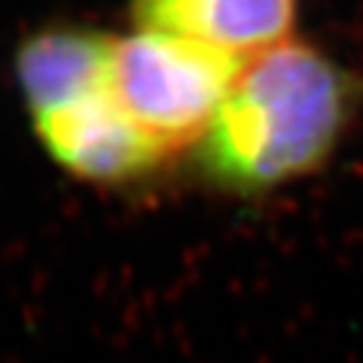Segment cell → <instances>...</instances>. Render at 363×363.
I'll use <instances>...</instances> for the list:
<instances>
[{
  "label": "cell",
  "mask_w": 363,
  "mask_h": 363,
  "mask_svg": "<svg viewBox=\"0 0 363 363\" xmlns=\"http://www.w3.org/2000/svg\"><path fill=\"white\" fill-rule=\"evenodd\" d=\"M242 61L172 35L113 33L111 86L121 108L172 159L202 139Z\"/></svg>",
  "instance_id": "2"
},
{
  "label": "cell",
  "mask_w": 363,
  "mask_h": 363,
  "mask_svg": "<svg viewBox=\"0 0 363 363\" xmlns=\"http://www.w3.org/2000/svg\"><path fill=\"white\" fill-rule=\"evenodd\" d=\"M358 104L361 81L323 48L293 35L240 63L184 159L204 187L265 197L328 164Z\"/></svg>",
  "instance_id": "1"
},
{
  "label": "cell",
  "mask_w": 363,
  "mask_h": 363,
  "mask_svg": "<svg viewBox=\"0 0 363 363\" xmlns=\"http://www.w3.org/2000/svg\"><path fill=\"white\" fill-rule=\"evenodd\" d=\"M131 28L245 61L295 35L298 0H129Z\"/></svg>",
  "instance_id": "4"
},
{
  "label": "cell",
  "mask_w": 363,
  "mask_h": 363,
  "mask_svg": "<svg viewBox=\"0 0 363 363\" xmlns=\"http://www.w3.org/2000/svg\"><path fill=\"white\" fill-rule=\"evenodd\" d=\"M28 119L48 159L84 184L101 189L142 187L174 164L121 108L111 71L51 106L28 111Z\"/></svg>",
  "instance_id": "3"
}]
</instances>
